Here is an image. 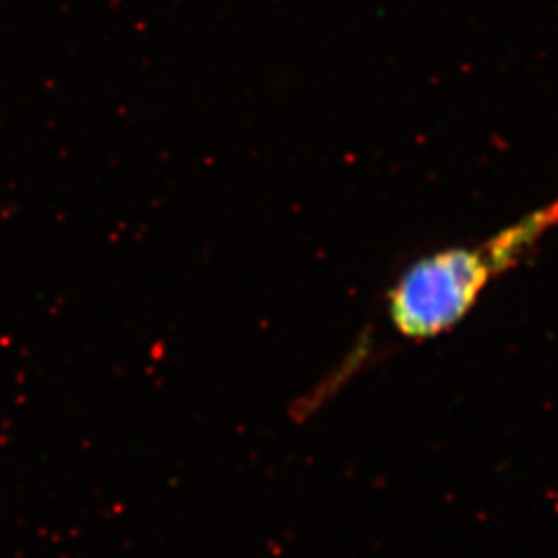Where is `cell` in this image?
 Listing matches in <instances>:
<instances>
[{"instance_id": "cell-1", "label": "cell", "mask_w": 558, "mask_h": 558, "mask_svg": "<svg viewBox=\"0 0 558 558\" xmlns=\"http://www.w3.org/2000/svg\"><path fill=\"white\" fill-rule=\"evenodd\" d=\"M502 274L488 244L445 248L410 265L389 292V317L408 339H428L453 329Z\"/></svg>"}]
</instances>
